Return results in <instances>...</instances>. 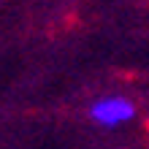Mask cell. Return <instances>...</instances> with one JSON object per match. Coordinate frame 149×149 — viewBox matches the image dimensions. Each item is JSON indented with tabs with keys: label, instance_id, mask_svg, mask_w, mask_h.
<instances>
[{
	"label": "cell",
	"instance_id": "obj_1",
	"mask_svg": "<svg viewBox=\"0 0 149 149\" xmlns=\"http://www.w3.org/2000/svg\"><path fill=\"white\" fill-rule=\"evenodd\" d=\"M90 117L100 127H119L136 117V106L133 100L122 98V95H106L90 106Z\"/></svg>",
	"mask_w": 149,
	"mask_h": 149
}]
</instances>
